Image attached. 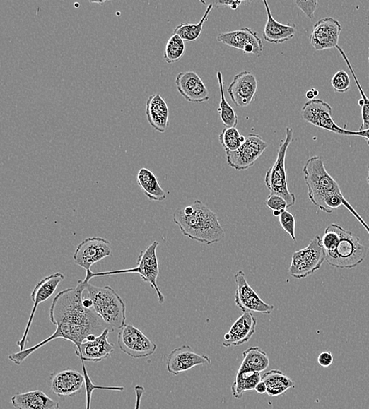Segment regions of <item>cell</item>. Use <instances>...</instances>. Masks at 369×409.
Returning <instances> with one entry per match:
<instances>
[{
    "label": "cell",
    "mask_w": 369,
    "mask_h": 409,
    "mask_svg": "<svg viewBox=\"0 0 369 409\" xmlns=\"http://www.w3.org/2000/svg\"><path fill=\"white\" fill-rule=\"evenodd\" d=\"M146 106V115L150 126L160 134L165 133L170 126V110L162 95H151Z\"/></svg>",
    "instance_id": "23"
},
{
    "label": "cell",
    "mask_w": 369,
    "mask_h": 409,
    "mask_svg": "<svg viewBox=\"0 0 369 409\" xmlns=\"http://www.w3.org/2000/svg\"><path fill=\"white\" fill-rule=\"evenodd\" d=\"M175 83L178 92L187 102L200 103L210 100L208 88L196 72L180 73Z\"/></svg>",
    "instance_id": "20"
},
{
    "label": "cell",
    "mask_w": 369,
    "mask_h": 409,
    "mask_svg": "<svg viewBox=\"0 0 369 409\" xmlns=\"http://www.w3.org/2000/svg\"><path fill=\"white\" fill-rule=\"evenodd\" d=\"M266 205L273 212L279 211L281 213L286 211L287 208H288L286 200L281 196L274 195V194H270L266 200Z\"/></svg>",
    "instance_id": "37"
},
{
    "label": "cell",
    "mask_w": 369,
    "mask_h": 409,
    "mask_svg": "<svg viewBox=\"0 0 369 409\" xmlns=\"http://www.w3.org/2000/svg\"><path fill=\"white\" fill-rule=\"evenodd\" d=\"M245 136H242L236 128H226L219 136V141L223 148L226 152H233L238 150L241 145L246 141Z\"/></svg>",
    "instance_id": "34"
},
{
    "label": "cell",
    "mask_w": 369,
    "mask_h": 409,
    "mask_svg": "<svg viewBox=\"0 0 369 409\" xmlns=\"http://www.w3.org/2000/svg\"><path fill=\"white\" fill-rule=\"evenodd\" d=\"M342 25L338 20L324 18L318 20L313 26L310 36V45L317 51H324L336 48Z\"/></svg>",
    "instance_id": "16"
},
{
    "label": "cell",
    "mask_w": 369,
    "mask_h": 409,
    "mask_svg": "<svg viewBox=\"0 0 369 409\" xmlns=\"http://www.w3.org/2000/svg\"><path fill=\"white\" fill-rule=\"evenodd\" d=\"M262 381L267 387L269 397L281 396L295 386L294 381L281 370L275 369L264 373Z\"/></svg>",
    "instance_id": "26"
},
{
    "label": "cell",
    "mask_w": 369,
    "mask_h": 409,
    "mask_svg": "<svg viewBox=\"0 0 369 409\" xmlns=\"http://www.w3.org/2000/svg\"><path fill=\"white\" fill-rule=\"evenodd\" d=\"M322 244L325 261L336 268H355L366 258L367 248L361 244L359 237L336 224L327 227Z\"/></svg>",
    "instance_id": "4"
},
{
    "label": "cell",
    "mask_w": 369,
    "mask_h": 409,
    "mask_svg": "<svg viewBox=\"0 0 369 409\" xmlns=\"http://www.w3.org/2000/svg\"><path fill=\"white\" fill-rule=\"evenodd\" d=\"M298 8L300 9L309 19L312 20L315 18V13L317 9L318 2L317 0H310V1H296Z\"/></svg>",
    "instance_id": "38"
},
{
    "label": "cell",
    "mask_w": 369,
    "mask_h": 409,
    "mask_svg": "<svg viewBox=\"0 0 369 409\" xmlns=\"http://www.w3.org/2000/svg\"><path fill=\"white\" fill-rule=\"evenodd\" d=\"M279 218L283 230L290 235L292 239L296 242V221L293 214L286 211L281 214Z\"/></svg>",
    "instance_id": "36"
},
{
    "label": "cell",
    "mask_w": 369,
    "mask_h": 409,
    "mask_svg": "<svg viewBox=\"0 0 369 409\" xmlns=\"http://www.w3.org/2000/svg\"><path fill=\"white\" fill-rule=\"evenodd\" d=\"M64 279L65 275L64 274L61 273H55L45 277V278L40 280L37 284L36 287L34 288L31 294V299L33 302V307L31 312L29 321H28L22 339H20V340L17 343L20 351H23L25 349V345L26 344L27 337L28 335H29L33 318L35 314H36L38 307L41 303H43L50 299V297L54 294L55 290H57L59 284L64 281Z\"/></svg>",
    "instance_id": "14"
},
{
    "label": "cell",
    "mask_w": 369,
    "mask_h": 409,
    "mask_svg": "<svg viewBox=\"0 0 369 409\" xmlns=\"http://www.w3.org/2000/svg\"><path fill=\"white\" fill-rule=\"evenodd\" d=\"M242 362L238 372L254 371L261 373L269 366L267 353L259 346L250 348L242 352Z\"/></svg>",
    "instance_id": "28"
},
{
    "label": "cell",
    "mask_w": 369,
    "mask_h": 409,
    "mask_svg": "<svg viewBox=\"0 0 369 409\" xmlns=\"http://www.w3.org/2000/svg\"><path fill=\"white\" fill-rule=\"evenodd\" d=\"M262 381L259 372L254 371L238 372L232 386L233 396L241 399L245 392L255 391V388Z\"/></svg>",
    "instance_id": "29"
},
{
    "label": "cell",
    "mask_w": 369,
    "mask_h": 409,
    "mask_svg": "<svg viewBox=\"0 0 369 409\" xmlns=\"http://www.w3.org/2000/svg\"><path fill=\"white\" fill-rule=\"evenodd\" d=\"M236 283L235 293V303L243 313H259L263 315H269L273 313L274 306L264 302L255 290L249 285L246 279V274L239 270L234 275Z\"/></svg>",
    "instance_id": "11"
},
{
    "label": "cell",
    "mask_w": 369,
    "mask_h": 409,
    "mask_svg": "<svg viewBox=\"0 0 369 409\" xmlns=\"http://www.w3.org/2000/svg\"><path fill=\"white\" fill-rule=\"evenodd\" d=\"M255 391L257 393H260V394H264L267 393V387L266 386V384H264V382H262V381H261V382L257 385L256 388H255Z\"/></svg>",
    "instance_id": "43"
},
{
    "label": "cell",
    "mask_w": 369,
    "mask_h": 409,
    "mask_svg": "<svg viewBox=\"0 0 369 409\" xmlns=\"http://www.w3.org/2000/svg\"><path fill=\"white\" fill-rule=\"evenodd\" d=\"M218 41L245 54H254L257 57H260L263 52L262 40L259 34L250 28H242L238 30L220 33Z\"/></svg>",
    "instance_id": "15"
},
{
    "label": "cell",
    "mask_w": 369,
    "mask_h": 409,
    "mask_svg": "<svg viewBox=\"0 0 369 409\" xmlns=\"http://www.w3.org/2000/svg\"><path fill=\"white\" fill-rule=\"evenodd\" d=\"M112 255V245L106 239L90 237L83 240L76 247L74 254L76 265L83 268L86 273L96 263Z\"/></svg>",
    "instance_id": "12"
},
{
    "label": "cell",
    "mask_w": 369,
    "mask_h": 409,
    "mask_svg": "<svg viewBox=\"0 0 369 409\" xmlns=\"http://www.w3.org/2000/svg\"><path fill=\"white\" fill-rule=\"evenodd\" d=\"M353 136H360L364 138L369 146V129L359 130L357 131H353Z\"/></svg>",
    "instance_id": "42"
},
{
    "label": "cell",
    "mask_w": 369,
    "mask_h": 409,
    "mask_svg": "<svg viewBox=\"0 0 369 409\" xmlns=\"http://www.w3.org/2000/svg\"><path fill=\"white\" fill-rule=\"evenodd\" d=\"M135 393H136V405L135 409H141V400L145 393L144 387L141 385H137L135 386Z\"/></svg>",
    "instance_id": "41"
},
{
    "label": "cell",
    "mask_w": 369,
    "mask_h": 409,
    "mask_svg": "<svg viewBox=\"0 0 369 409\" xmlns=\"http://www.w3.org/2000/svg\"><path fill=\"white\" fill-rule=\"evenodd\" d=\"M185 52L184 40L173 34L165 45L163 57L167 64H172L182 59Z\"/></svg>",
    "instance_id": "33"
},
{
    "label": "cell",
    "mask_w": 369,
    "mask_h": 409,
    "mask_svg": "<svg viewBox=\"0 0 369 409\" xmlns=\"http://www.w3.org/2000/svg\"><path fill=\"white\" fill-rule=\"evenodd\" d=\"M257 91V80L250 71L236 74L228 86V93L238 107H247L254 99Z\"/></svg>",
    "instance_id": "18"
},
{
    "label": "cell",
    "mask_w": 369,
    "mask_h": 409,
    "mask_svg": "<svg viewBox=\"0 0 369 409\" xmlns=\"http://www.w3.org/2000/svg\"><path fill=\"white\" fill-rule=\"evenodd\" d=\"M86 386V377L83 372L66 369L55 374L52 377L51 388L58 397H71L81 392Z\"/></svg>",
    "instance_id": "21"
},
{
    "label": "cell",
    "mask_w": 369,
    "mask_h": 409,
    "mask_svg": "<svg viewBox=\"0 0 369 409\" xmlns=\"http://www.w3.org/2000/svg\"><path fill=\"white\" fill-rule=\"evenodd\" d=\"M213 8L212 4L207 5V9L198 24L180 23L174 29V34L178 35L184 41H196L201 37L204 25L207 22L208 16Z\"/></svg>",
    "instance_id": "31"
},
{
    "label": "cell",
    "mask_w": 369,
    "mask_h": 409,
    "mask_svg": "<svg viewBox=\"0 0 369 409\" xmlns=\"http://www.w3.org/2000/svg\"><path fill=\"white\" fill-rule=\"evenodd\" d=\"M268 146L261 136L250 134L238 150L226 152L227 162L230 167L235 170H247L252 167Z\"/></svg>",
    "instance_id": "10"
},
{
    "label": "cell",
    "mask_w": 369,
    "mask_h": 409,
    "mask_svg": "<svg viewBox=\"0 0 369 409\" xmlns=\"http://www.w3.org/2000/svg\"><path fill=\"white\" fill-rule=\"evenodd\" d=\"M211 364V360L206 355H200L190 345H183L174 349L166 360L167 370L172 375L186 372L198 365Z\"/></svg>",
    "instance_id": "17"
},
{
    "label": "cell",
    "mask_w": 369,
    "mask_h": 409,
    "mask_svg": "<svg viewBox=\"0 0 369 409\" xmlns=\"http://www.w3.org/2000/svg\"><path fill=\"white\" fill-rule=\"evenodd\" d=\"M201 4H204V5H209V4H212L213 6V8L215 6V8H224V6H226V8H231L232 10H236L239 8L240 6H241L242 4H245V1H238V0H235V1H219V0H217V1H213V2H206V1H201Z\"/></svg>",
    "instance_id": "39"
},
{
    "label": "cell",
    "mask_w": 369,
    "mask_h": 409,
    "mask_svg": "<svg viewBox=\"0 0 369 409\" xmlns=\"http://www.w3.org/2000/svg\"><path fill=\"white\" fill-rule=\"evenodd\" d=\"M305 96H306V98H308L310 101L315 100V97H316L315 95V93H313L312 88L311 90H310V91L306 93Z\"/></svg>",
    "instance_id": "44"
},
{
    "label": "cell",
    "mask_w": 369,
    "mask_h": 409,
    "mask_svg": "<svg viewBox=\"0 0 369 409\" xmlns=\"http://www.w3.org/2000/svg\"><path fill=\"white\" fill-rule=\"evenodd\" d=\"M137 184L141 186L144 195L151 201L163 202L166 193L160 185L154 172L148 169L142 168L137 174Z\"/></svg>",
    "instance_id": "27"
},
{
    "label": "cell",
    "mask_w": 369,
    "mask_h": 409,
    "mask_svg": "<svg viewBox=\"0 0 369 409\" xmlns=\"http://www.w3.org/2000/svg\"><path fill=\"white\" fill-rule=\"evenodd\" d=\"M367 182H368V185H369V165H368V177H367Z\"/></svg>",
    "instance_id": "46"
},
{
    "label": "cell",
    "mask_w": 369,
    "mask_h": 409,
    "mask_svg": "<svg viewBox=\"0 0 369 409\" xmlns=\"http://www.w3.org/2000/svg\"><path fill=\"white\" fill-rule=\"evenodd\" d=\"M219 88L221 100L218 112L219 113L221 120L226 126V128H236L239 124V117L236 114L235 110L228 102L225 91H224V80H223V75L221 71L217 73Z\"/></svg>",
    "instance_id": "30"
},
{
    "label": "cell",
    "mask_w": 369,
    "mask_h": 409,
    "mask_svg": "<svg viewBox=\"0 0 369 409\" xmlns=\"http://www.w3.org/2000/svg\"><path fill=\"white\" fill-rule=\"evenodd\" d=\"M294 130L287 127L285 130V138L278 150L276 160L273 166L269 169L264 177V184L269 190L270 194L279 196L287 201L288 208L296 203V196L288 189L286 155L288 149L292 141H293Z\"/></svg>",
    "instance_id": "6"
},
{
    "label": "cell",
    "mask_w": 369,
    "mask_h": 409,
    "mask_svg": "<svg viewBox=\"0 0 369 409\" xmlns=\"http://www.w3.org/2000/svg\"><path fill=\"white\" fill-rule=\"evenodd\" d=\"M173 222L184 237L208 246L218 244L226 237L218 215L200 200L174 212Z\"/></svg>",
    "instance_id": "3"
},
{
    "label": "cell",
    "mask_w": 369,
    "mask_h": 409,
    "mask_svg": "<svg viewBox=\"0 0 369 409\" xmlns=\"http://www.w3.org/2000/svg\"><path fill=\"white\" fill-rule=\"evenodd\" d=\"M117 344L125 355L134 359L151 357L157 350V345L131 324H125L118 333Z\"/></svg>",
    "instance_id": "9"
},
{
    "label": "cell",
    "mask_w": 369,
    "mask_h": 409,
    "mask_svg": "<svg viewBox=\"0 0 369 409\" xmlns=\"http://www.w3.org/2000/svg\"><path fill=\"white\" fill-rule=\"evenodd\" d=\"M368 61H369V54H368Z\"/></svg>",
    "instance_id": "47"
},
{
    "label": "cell",
    "mask_w": 369,
    "mask_h": 409,
    "mask_svg": "<svg viewBox=\"0 0 369 409\" xmlns=\"http://www.w3.org/2000/svg\"><path fill=\"white\" fill-rule=\"evenodd\" d=\"M90 280L86 276L85 280L78 281V285L60 291L54 297L50 308V320L57 326V330L50 337L32 348L12 353L8 357L11 362L22 364L35 351L58 338L72 342L74 348H78L88 336H100L104 331L110 329L93 309L83 306V293Z\"/></svg>",
    "instance_id": "1"
},
{
    "label": "cell",
    "mask_w": 369,
    "mask_h": 409,
    "mask_svg": "<svg viewBox=\"0 0 369 409\" xmlns=\"http://www.w3.org/2000/svg\"><path fill=\"white\" fill-rule=\"evenodd\" d=\"M110 330L106 329L94 341L83 342L78 348H74L76 355L80 357L82 366L85 362H100L112 355L115 346L109 342Z\"/></svg>",
    "instance_id": "19"
},
{
    "label": "cell",
    "mask_w": 369,
    "mask_h": 409,
    "mask_svg": "<svg viewBox=\"0 0 369 409\" xmlns=\"http://www.w3.org/2000/svg\"><path fill=\"white\" fill-rule=\"evenodd\" d=\"M303 119L317 128L342 136H353V131L340 128L332 119V108L322 100H313L304 104Z\"/></svg>",
    "instance_id": "13"
},
{
    "label": "cell",
    "mask_w": 369,
    "mask_h": 409,
    "mask_svg": "<svg viewBox=\"0 0 369 409\" xmlns=\"http://www.w3.org/2000/svg\"><path fill=\"white\" fill-rule=\"evenodd\" d=\"M336 48L338 51L340 52L341 55H342L348 68H349L352 73L353 78L355 81V83H356V85L358 88L359 93L361 95V100H360L358 102V104L361 107V116H362V124L360 130L369 129V99H368V97L366 96L365 92L363 91V89H362L360 85V82L357 78L356 73H354L351 62L349 59H348L346 53L343 50V48L340 47L339 46H337Z\"/></svg>",
    "instance_id": "32"
},
{
    "label": "cell",
    "mask_w": 369,
    "mask_h": 409,
    "mask_svg": "<svg viewBox=\"0 0 369 409\" xmlns=\"http://www.w3.org/2000/svg\"><path fill=\"white\" fill-rule=\"evenodd\" d=\"M303 172L305 183L308 188V197L313 205L329 214L338 210L340 206H345L363 225L369 235V226L345 198L336 180L326 170L322 157L310 158Z\"/></svg>",
    "instance_id": "2"
},
{
    "label": "cell",
    "mask_w": 369,
    "mask_h": 409,
    "mask_svg": "<svg viewBox=\"0 0 369 409\" xmlns=\"http://www.w3.org/2000/svg\"><path fill=\"white\" fill-rule=\"evenodd\" d=\"M331 84L335 91L337 93L343 94L349 91L351 88V78L349 74H348L344 71H339L331 80Z\"/></svg>",
    "instance_id": "35"
},
{
    "label": "cell",
    "mask_w": 369,
    "mask_h": 409,
    "mask_svg": "<svg viewBox=\"0 0 369 409\" xmlns=\"http://www.w3.org/2000/svg\"><path fill=\"white\" fill-rule=\"evenodd\" d=\"M11 404L16 409H59L58 401L41 391L18 393L11 398Z\"/></svg>",
    "instance_id": "25"
},
{
    "label": "cell",
    "mask_w": 369,
    "mask_h": 409,
    "mask_svg": "<svg viewBox=\"0 0 369 409\" xmlns=\"http://www.w3.org/2000/svg\"><path fill=\"white\" fill-rule=\"evenodd\" d=\"M325 261L322 238L316 235L310 244L292 254L289 273L294 279L303 280L316 273Z\"/></svg>",
    "instance_id": "8"
},
{
    "label": "cell",
    "mask_w": 369,
    "mask_h": 409,
    "mask_svg": "<svg viewBox=\"0 0 369 409\" xmlns=\"http://www.w3.org/2000/svg\"><path fill=\"white\" fill-rule=\"evenodd\" d=\"M159 245L158 241H154L148 247H146L139 255L137 266L129 269L116 270L106 273H93L94 277L105 276L118 274L137 273L141 279L148 283L152 288H154L158 295L160 304L165 302V296L158 286L157 280L159 275V265L157 256V248Z\"/></svg>",
    "instance_id": "7"
},
{
    "label": "cell",
    "mask_w": 369,
    "mask_h": 409,
    "mask_svg": "<svg viewBox=\"0 0 369 409\" xmlns=\"http://www.w3.org/2000/svg\"><path fill=\"white\" fill-rule=\"evenodd\" d=\"M256 326L257 320L254 315L252 313H243L226 333L222 345L227 348L248 343L255 334Z\"/></svg>",
    "instance_id": "22"
},
{
    "label": "cell",
    "mask_w": 369,
    "mask_h": 409,
    "mask_svg": "<svg viewBox=\"0 0 369 409\" xmlns=\"http://www.w3.org/2000/svg\"><path fill=\"white\" fill-rule=\"evenodd\" d=\"M88 297L93 302V310L105 322L111 331L121 330L127 321V307L121 296L110 286L96 287L88 283Z\"/></svg>",
    "instance_id": "5"
},
{
    "label": "cell",
    "mask_w": 369,
    "mask_h": 409,
    "mask_svg": "<svg viewBox=\"0 0 369 409\" xmlns=\"http://www.w3.org/2000/svg\"><path fill=\"white\" fill-rule=\"evenodd\" d=\"M267 13V23L264 25L262 34L263 38L270 44L282 45L293 39L297 32L295 24L284 25L276 22L271 15V10L266 1H263Z\"/></svg>",
    "instance_id": "24"
},
{
    "label": "cell",
    "mask_w": 369,
    "mask_h": 409,
    "mask_svg": "<svg viewBox=\"0 0 369 409\" xmlns=\"http://www.w3.org/2000/svg\"><path fill=\"white\" fill-rule=\"evenodd\" d=\"M273 214L274 215L275 217H280L281 213L279 211H274V212H273Z\"/></svg>",
    "instance_id": "45"
},
{
    "label": "cell",
    "mask_w": 369,
    "mask_h": 409,
    "mask_svg": "<svg viewBox=\"0 0 369 409\" xmlns=\"http://www.w3.org/2000/svg\"><path fill=\"white\" fill-rule=\"evenodd\" d=\"M317 362L323 367H330L333 363V356L332 352L327 351L320 353L317 358Z\"/></svg>",
    "instance_id": "40"
}]
</instances>
